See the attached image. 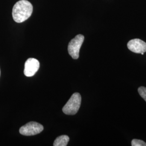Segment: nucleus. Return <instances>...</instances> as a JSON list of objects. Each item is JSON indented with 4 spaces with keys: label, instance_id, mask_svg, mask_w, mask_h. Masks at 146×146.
Listing matches in <instances>:
<instances>
[{
    "label": "nucleus",
    "instance_id": "nucleus-9",
    "mask_svg": "<svg viewBox=\"0 0 146 146\" xmlns=\"http://www.w3.org/2000/svg\"><path fill=\"white\" fill-rule=\"evenodd\" d=\"M138 92L140 95L145 100L146 102V87H140L138 89Z\"/></svg>",
    "mask_w": 146,
    "mask_h": 146
},
{
    "label": "nucleus",
    "instance_id": "nucleus-4",
    "mask_svg": "<svg viewBox=\"0 0 146 146\" xmlns=\"http://www.w3.org/2000/svg\"><path fill=\"white\" fill-rule=\"evenodd\" d=\"M43 130V126L36 122L31 121L21 127L20 133L25 136L35 135L41 133Z\"/></svg>",
    "mask_w": 146,
    "mask_h": 146
},
{
    "label": "nucleus",
    "instance_id": "nucleus-8",
    "mask_svg": "<svg viewBox=\"0 0 146 146\" xmlns=\"http://www.w3.org/2000/svg\"><path fill=\"white\" fill-rule=\"evenodd\" d=\"M132 146H146V143L143 141L137 139H133L131 141Z\"/></svg>",
    "mask_w": 146,
    "mask_h": 146
},
{
    "label": "nucleus",
    "instance_id": "nucleus-1",
    "mask_svg": "<svg viewBox=\"0 0 146 146\" xmlns=\"http://www.w3.org/2000/svg\"><path fill=\"white\" fill-rule=\"evenodd\" d=\"M33 7L27 0H20L14 5L12 15L14 20L17 23L26 21L31 15Z\"/></svg>",
    "mask_w": 146,
    "mask_h": 146
},
{
    "label": "nucleus",
    "instance_id": "nucleus-7",
    "mask_svg": "<svg viewBox=\"0 0 146 146\" xmlns=\"http://www.w3.org/2000/svg\"><path fill=\"white\" fill-rule=\"evenodd\" d=\"M69 141V137L67 135H61L58 137L54 141V146H66Z\"/></svg>",
    "mask_w": 146,
    "mask_h": 146
},
{
    "label": "nucleus",
    "instance_id": "nucleus-2",
    "mask_svg": "<svg viewBox=\"0 0 146 146\" xmlns=\"http://www.w3.org/2000/svg\"><path fill=\"white\" fill-rule=\"evenodd\" d=\"M81 104V96L78 93H75L72 95L67 104L63 107V112L67 115L76 114Z\"/></svg>",
    "mask_w": 146,
    "mask_h": 146
},
{
    "label": "nucleus",
    "instance_id": "nucleus-3",
    "mask_svg": "<svg viewBox=\"0 0 146 146\" xmlns=\"http://www.w3.org/2000/svg\"><path fill=\"white\" fill-rule=\"evenodd\" d=\"M84 35L78 34L69 43L68 52L74 59H78L79 58L80 50L84 42Z\"/></svg>",
    "mask_w": 146,
    "mask_h": 146
},
{
    "label": "nucleus",
    "instance_id": "nucleus-10",
    "mask_svg": "<svg viewBox=\"0 0 146 146\" xmlns=\"http://www.w3.org/2000/svg\"><path fill=\"white\" fill-rule=\"evenodd\" d=\"M0 74H1V71H0Z\"/></svg>",
    "mask_w": 146,
    "mask_h": 146
},
{
    "label": "nucleus",
    "instance_id": "nucleus-6",
    "mask_svg": "<svg viewBox=\"0 0 146 146\" xmlns=\"http://www.w3.org/2000/svg\"><path fill=\"white\" fill-rule=\"evenodd\" d=\"M127 47L132 52L141 54L146 52V43L139 38L131 40L127 43Z\"/></svg>",
    "mask_w": 146,
    "mask_h": 146
},
{
    "label": "nucleus",
    "instance_id": "nucleus-5",
    "mask_svg": "<svg viewBox=\"0 0 146 146\" xmlns=\"http://www.w3.org/2000/svg\"><path fill=\"white\" fill-rule=\"evenodd\" d=\"M40 68L38 61L34 58H28L25 63L24 74L28 77L34 76Z\"/></svg>",
    "mask_w": 146,
    "mask_h": 146
}]
</instances>
